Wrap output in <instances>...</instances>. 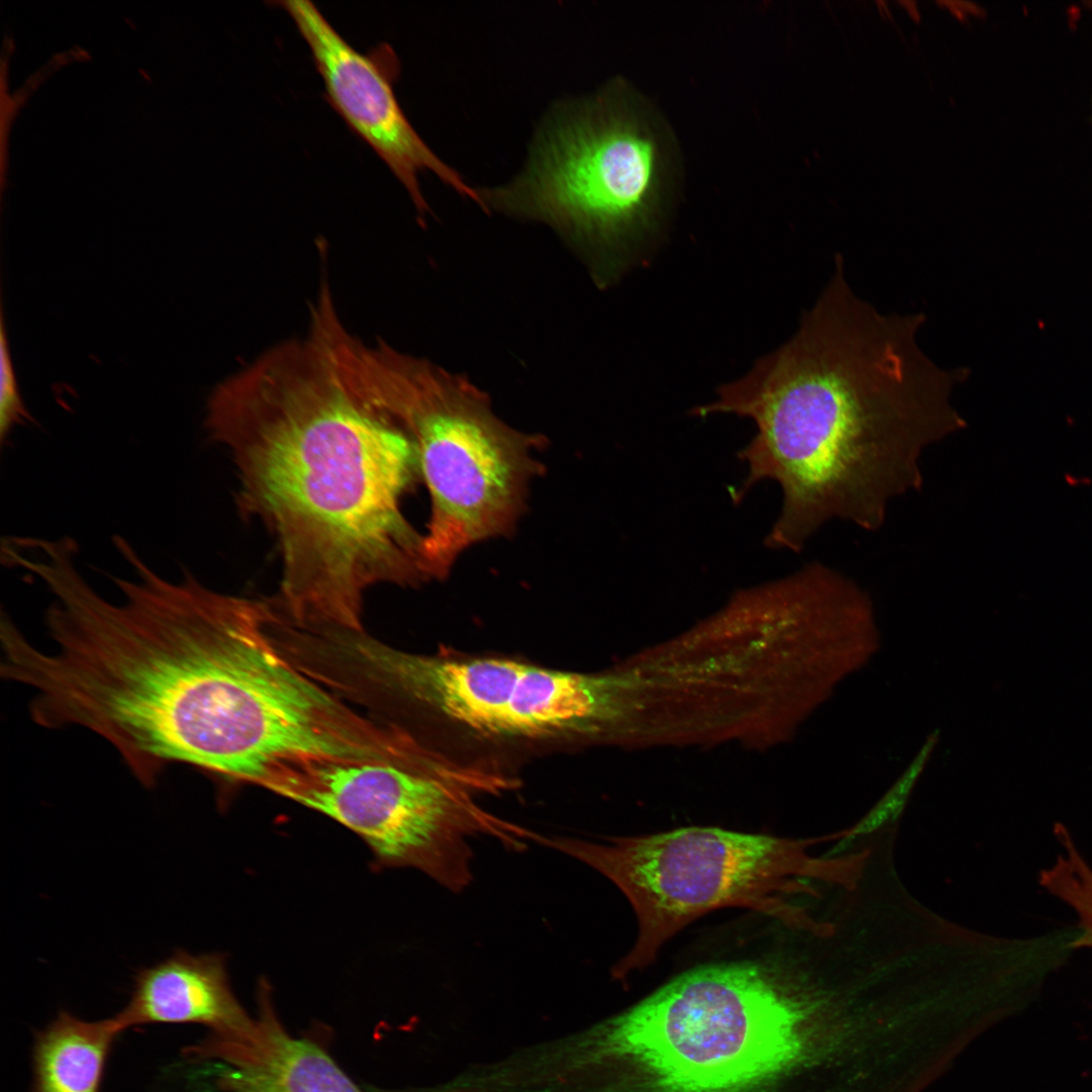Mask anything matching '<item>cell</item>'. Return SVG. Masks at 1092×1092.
Instances as JSON below:
<instances>
[{
  "label": "cell",
  "mask_w": 1092,
  "mask_h": 1092,
  "mask_svg": "<svg viewBox=\"0 0 1092 1092\" xmlns=\"http://www.w3.org/2000/svg\"><path fill=\"white\" fill-rule=\"evenodd\" d=\"M257 1018L199 1046L223 1061L219 1079L233 1092H363L317 1044L289 1034L261 1001Z\"/></svg>",
  "instance_id": "obj_10"
},
{
  "label": "cell",
  "mask_w": 1092,
  "mask_h": 1092,
  "mask_svg": "<svg viewBox=\"0 0 1092 1092\" xmlns=\"http://www.w3.org/2000/svg\"><path fill=\"white\" fill-rule=\"evenodd\" d=\"M293 20L322 77L326 97L347 125L387 165L424 220L429 206L418 180L429 170L483 207L478 191L444 163L415 130L392 87L390 68L355 50L310 1H274Z\"/></svg>",
  "instance_id": "obj_9"
},
{
  "label": "cell",
  "mask_w": 1092,
  "mask_h": 1092,
  "mask_svg": "<svg viewBox=\"0 0 1092 1092\" xmlns=\"http://www.w3.org/2000/svg\"><path fill=\"white\" fill-rule=\"evenodd\" d=\"M114 1019L121 1031L145 1023H200L225 1037L250 1017L231 989L223 956L176 949L136 973L129 1001Z\"/></svg>",
  "instance_id": "obj_11"
},
{
  "label": "cell",
  "mask_w": 1092,
  "mask_h": 1092,
  "mask_svg": "<svg viewBox=\"0 0 1092 1092\" xmlns=\"http://www.w3.org/2000/svg\"><path fill=\"white\" fill-rule=\"evenodd\" d=\"M925 320L860 298L838 256L795 336L693 411L753 421L738 452L747 474L732 495L740 502L763 480L781 486L768 548L800 552L835 519L880 529L891 502L923 486V453L966 427L952 395L967 370L924 352Z\"/></svg>",
  "instance_id": "obj_2"
},
{
  "label": "cell",
  "mask_w": 1092,
  "mask_h": 1092,
  "mask_svg": "<svg viewBox=\"0 0 1092 1092\" xmlns=\"http://www.w3.org/2000/svg\"><path fill=\"white\" fill-rule=\"evenodd\" d=\"M1072 907L1078 917L1076 925L1081 931L1080 946L1092 948V881L1078 891Z\"/></svg>",
  "instance_id": "obj_15"
},
{
  "label": "cell",
  "mask_w": 1092,
  "mask_h": 1092,
  "mask_svg": "<svg viewBox=\"0 0 1092 1092\" xmlns=\"http://www.w3.org/2000/svg\"><path fill=\"white\" fill-rule=\"evenodd\" d=\"M939 740V732L934 730L924 740L914 758L899 776L892 787L879 802L842 837L836 851L847 847L856 839L876 833L886 825L895 822L904 811L917 782L923 774Z\"/></svg>",
  "instance_id": "obj_13"
},
{
  "label": "cell",
  "mask_w": 1092,
  "mask_h": 1092,
  "mask_svg": "<svg viewBox=\"0 0 1092 1092\" xmlns=\"http://www.w3.org/2000/svg\"><path fill=\"white\" fill-rule=\"evenodd\" d=\"M355 670L377 693L486 736L559 739L599 735L627 709L630 681L616 674L545 668L506 658L453 659L401 651L369 636Z\"/></svg>",
  "instance_id": "obj_8"
},
{
  "label": "cell",
  "mask_w": 1092,
  "mask_h": 1092,
  "mask_svg": "<svg viewBox=\"0 0 1092 1092\" xmlns=\"http://www.w3.org/2000/svg\"><path fill=\"white\" fill-rule=\"evenodd\" d=\"M258 785L346 826L382 866L417 869L454 892L471 881L470 838L515 850L534 838L479 807L471 783L417 760L301 756L273 764Z\"/></svg>",
  "instance_id": "obj_7"
},
{
  "label": "cell",
  "mask_w": 1092,
  "mask_h": 1092,
  "mask_svg": "<svg viewBox=\"0 0 1092 1092\" xmlns=\"http://www.w3.org/2000/svg\"><path fill=\"white\" fill-rule=\"evenodd\" d=\"M0 397V439L1 443L4 444L15 426L31 422L32 418L19 393L3 318L1 321Z\"/></svg>",
  "instance_id": "obj_14"
},
{
  "label": "cell",
  "mask_w": 1092,
  "mask_h": 1092,
  "mask_svg": "<svg viewBox=\"0 0 1092 1092\" xmlns=\"http://www.w3.org/2000/svg\"><path fill=\"white\" fill-rule=\"evenodd\" d=\"M204 425L236 466L241 510L275 537L273 602L289 622L360 632L366 590L426 579L422 535L401 508L421 475L415 443L308 336L219 382Z\"/></svg>",
  "instance_id": "obj_1"
},
{
  "label": "cell",
  "mask_w": 1092,
  "mask_h": 1092,
  "mask_svg": "<svg viewBox=\"0 0 1092 1092\" xmlns=\"http://www.w3.org/2000/svg\"><path fill=\"white\" fill-rule=\"evenodd\" d=\"M812 979L776 960L685 972L600 1025L597 1092H811L833 1060Z\"/></svg>",
  "instance_id": "obj_3"
},
{
  "label": "cell",
  "mask_w": 1092,
  "mask_h": 1092,
  "mask_svg": "<svg viewBox=\"0 0 1092 1092\" xmlns=\"http://www.w3.org/2000/svg\"><path fill=\"white\" fill-rule=\"evenodd\" d=\"M120 1031L114 1017L89 1022L60 1013L36 1040L33 1092H99L107 1053Z\"/></svg>",
  "instance_id": "obj_12"
},
{
  "label": "cell",
  "mask_w": 1092,
  "mask_h": 1092,
  "mask_svg": "<svg viewBox=\"0 0 1092 1092\" xmlns=\"http://www.w3.org/2000/svg\"><path fill=\"white\" fill-rule=\"evenodd\" d=\"M674 175L663 123L639 96L614 83L552 112L518 178L478 193L486 211L546 222L589 256L608 258L650 225Z\"/></svg>",
  "instance_id": "obj_5"
},
{
  "label": "cell",
  "mask_w": 1092,
  "mask_h": 1092,
  "mask_svg": "<svg viewBox=\"0 0 1092 1092\" xmlns=\"http://www.w3.org/2000/svg\"><path fill=\"white\" fill-rule=\"evenodd\" d=\"M330 354L348 388L415 443L431 497L421 542L427 579L444 578L469 546L511 532L540 470L531 455L537 437L500 421L463 376L383 340L369 345L346 332Z\"/></svg>",
  "instance_id": "obj_4"
},
{
  "label": "cell",
  "mask_w": 1092,
  "mask_h": 1092,
  "mask_svg": "<svg viewBox=\"0 0 1092 1092\" xmlns=\"http://www.w3.org/2000/svg\"><path fill=\"white\" fill-rule=\"evenodd\" d=\"M544 845L608 878L630 902L638 934L613 967L625 980L651 965L661 947L700 917L722 908H746L792 926L804 925L788 897L814 873L802 842L717 827L609 837L596 842L546 837Z\"/></svg>",
  "instance_id": "obj_6"
}]
</instances>
